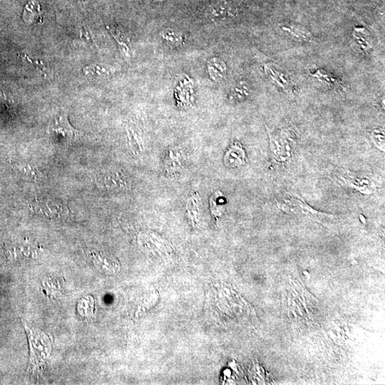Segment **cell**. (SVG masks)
I'll return each mask as SVG.
<instances>
[{
	"label": "cell",
	"instance_id": "e0dca14e",
	"mask_svg": "<svg viewBox=\"0 0 385 385\" xmlns=\"http://www.w3.org/2000/svg\"><path fill=\"white\" fill-rule=\"evenodd\" d=\"M314 76L317 78V79H321L322 81H325L327 84L332 87L342 88V84L341 81L338 78L334 77L332 74H328L326 72V71L318 70L317 71L315 74H313Z\"/></svg>",
	"mask_w": 385,
	"mask_h": 385
},
{
	"label": "cell",
	"instance_id": "5bb4252c",
	"mask_svg": "<svg viewBox=\"0 0 385 385\" xmlns=\"http://www.w3.org/2000/svg\"><path fill=\"white\" fill-rule=\"evenodd\" d=\"M107 29H108L109 33L112 34L114 39L117 41L118 48H119L123 58L126 60H130L131 55V50H130L128 44H126L124 37L121 34L120 31L117 29L110 28L109 27H107Z\"/></svg>",
	"mask_w": 385,
	"mask_h": 385
},
{
	"label": "cell",
	"instance_id": "ffe728a7",
	"mask_svg": "<svg viewBox=\"0 0 385 385\" xmlns=\"http://www.w3.org/2000/svg\"><path fill=\"white\" fill-rule=\"evenodd\" d=\"M156 1H164V0H156Z\"/></svg>",
	"mask_w": 385,
	"mask_h": 385
},
{
	"label": "cell",
	"instance_id": "30bf717a",
	"mask_svg": "<svg viewBox=\"0 0 385 385\" xmlns=\"http://www.w3.org/2000/svg\"><path fill=\"white\" fill-rule=\"evenodd\" d=\"M33 208L36 213H42L44 216L48 217L60 216L63 211L62 206L53 204L50 201H36Z\"/></svg>",
	"mask_w": 385,
	"mask_h": 385
},
{
	"label": "cell",
	"instance_id": "d6986e66",
	"mask_svg": "<svg viewBox=\"0 0 385 385\" xmlns=\"http://www.w3.org/2000/svg\"><path fill=\"white\" fill-rule=\"evenodd\" d=\"M372 140H374V143H375L376 146H377L378 148H380V147H382L383 149H384V133H381V131H374V132L372 133Z\"/></svg>",
	"mask_w": 385,
	"mask_h": 385
},
{
	"label": "cell",
	"instance_id": "4fadbf2b",
	"mask_svg": "<svg viewBox=\"0 0 385 385\" xmlns=\"http://www.w3.org/2000/svg\"><path fill=\"white\" fill-rule=\"evenodd\" d=\"M114 67L109 65H104V64H91L83 68V72L86 75L91 74L95 76H102V77H107L114 74L116 72Z\"/></svg>",
	"mask_w": 385,
	"mask_h": 385
},
{
	"label": "cell",
	"instance_id": "9c48e42d",
	"mask_svg": "<svg viewBox=\"0 0 385 385\" xmlns=\"http://www.w3.org/2000/svg\"><path fill=\"white\" fill-rule=\"evenodd\" d=\"M160 36L163 41L171 47H179L184 43V36L181 31L166 29L161 31Z\"/></svg>",
	"mask_w": 385,
	"mask_h": 385
},
{
	"label": "cell",
	"instance_id": "7a4b0ae2",
	"mask_svg": "<svg viewBox=\"0 0 385 385\" xmlns=\"http://www.w3.org/2000/svg\"><path fill=\"white\" fill-rule=\"evenodd\" d=\"M265 74L269 79L273 81L279 87L285 90L286 92L293 93L295 91V86L290 76L278 65L274 63L265 64Z\"/></svg>",
	"mask_w": 385,
	"mask_h": 385
},
{
	"label": "cell",
	"instance_id": "2e32d148",
	"mask_svg": "<svg viewBox=\"0 0 385 385\" xmlns=\"http://www.w3.org/2000/svg\"><path fill=\"white\" fill-rule=\"evenodd\" d=\"M104 183L106 187L109 189L122 188L125 184L122 178L117 173H111L105 175L104 177Z\"/></svg>",
	"mask_w": 385,
	"mask_h": 385
},
{
	"label": "cell",
	"instance_id": "3957f363",
	"mask_svg": "<svg viewBox=\"0 0 385 385\" xmlns=\"http://www.w3.org/2000/svg\"><path fill=\"white\" fill-rule=\"evenodd\" d=\"M88 255L89 256L90 259L93 262V265L101 272L111 275L119 271V265L117 261L109 258L105 253L99 252L95 250H91L88 251Z\"/></svg>",
	"mask_w": 385,
	"mask_h": 385
},
{
	"label": "cell",
	"instance_id": "5b68a950",
	"mask_svg": "<svg viewBox=\"0 0 385 385\" xmlns=\"http://www.w3.org/2000/svg\"><path fill=\"white\" fill-rule=\"evenodd\" d=\"M206 16L208 20L217 22L233 17L234 12L226 3H217L206 10Z\"/></svg>",
	"mask_w": 385,
	"mask_h": 385
},
{
	"label": "cell",
	"instance_id": "8fae6325",
	"mask_svg": "<svg viewBox=\"0 0 385 385\" xmlns=\"http://www.w3.org/2000/svg\"><path fill=\"white\" fill-rule=\"evenodd\" d=\"M12 165L22 176L32 181H37L41 177V173L39 169L29 163H12Z\"/></svg>",
	"mask_w": 385,
	"mask_h": 385
},
{
	"label": "cell",
	"instance_id": "8992f818",
	"mask_svg": "<svg viewBox=\"0 0 385 385\" xmlns=\"http://www.w3.org/2000/svg\"><path fill=\"white\" fill-rule=\"evenodd\" d=\"M245 151L240 143L235 142L225 154V164L229 167H237L245 164Z\"/></svg>",
	"mask_w": 385,
	"mask_h": 385
},
{
	"label": "cell",
	"instance_id": "7c38bea8",
	"mask_svg": "<svg viewBox=\"0 0 385 385\" xmlns=\"http://www.w3.org/2000/svg\"><path fill=\"white\" fill-rule=\"evenodd\" d=\"M165 164H166V169L169 172H173L181 169L183 165V154L181 151L176 149L170 150Z\"/></svg>",
	"mask_w": 385,
	"mask_h": 385
},
{
	"label": "cell",
	"instance_id": "ba28073f",
	"mask_svg": "<svg viewBox=\"0 0 385 385\" xmlns=\"http://www.w3.org/2000/svg\"><path fill=\"white\" fill-rule=\"evenodd\" d=\"M210 210L211 214L216 219L221 218L226 209V199L221 191L213 192L210 198Z\"/></svg>",
	"mask_w": 385,
	"mask_h": 385
},
{
	"label": "cell",
	"instance_id": "277c9868",
	"mask_svg": "<svg viewBox=\"0 0 385 385\" xmlns=\"http://www.w3.org/2000/svg\"><path fill=\"white\" fill-rule=\"evenodd\" d=\"M280 29L296 40L304 42H313L315 38L310 31L302 26L293 23L281 24Z\"/></svg>",
	"mask_w": 385,
	"mask_h": 385
},
{
	"label": "cell",
	"instance_id": "9a60e30c",
	"mask_svg": "<svg viewBox=\"0 0 385 385\" xmlns=\"http://www.w3.org/2000/svg\"><path fill=\"white\" fill-rule=\"evenodd\" d=\"M250 88L245 82H239L232 88L230 93V100L239 102L246 100L249 96Z\"/></svg>",
	"mask_w": 385,
	"mask_h": 385
},
{
	"label": "cell",
	"instance_id": "6da1fadb",
	"mask_svg": "<svg viewBox=\"0 0 385 385\" xmlns=\"http://www.w3.org/2000/svg\"><path fill=\"white\" fill-rule=\"evenodd\" d=\"M49 130L50 132L63 137L67 140H76L82 136V133L69 124L68 117L65 113L61 114L51 123Z\"/></svg>",
	"mask_w": 385,
	"mask_h": 385
},
{
	"label": "cell",
	"instance_id": "ac0fdd59",
	"mask_svg": "<svg viewBox=\"0 0 385 385\" xmlns=\"http://www.w3.org/2000/svg\"><path fill=\"white\" fill-rule=\"evenodd\" d=\"M19 56L21 57V59H22L25 63L30 64V65L34 67V69H36V70L40 71L43 75L45 76H46V67H45L44 64L42 62H41V61L39 60H33V59H31L27 54L24 53H20L19 54Z\"/></svg>",
	"mask_w": 385,
	"mask_h": 385
},
{
	"label": "cell",
	"instance_id": "52a82bcc",
	"mask_svg": "<svg viewBox=\"0 0 385 385\" xmlns=\"http://www.w3.org/2000/svg\"><path fill=\"white\" fill-rule=\"evenodd\" d=\"M208 71L210 77L215 81H221L226 76L227 65L224 61L221 59L214 58L211 59L208 62Z\"/></svg>",
	"mask_w": 385,
	"mask_h": 385
}]
</instances>
